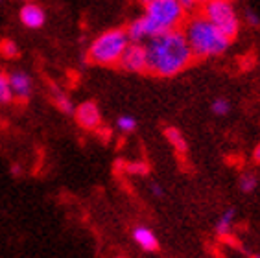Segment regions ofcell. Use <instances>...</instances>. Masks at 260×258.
<instances>
[{"mask_svg":"<svg viewBox=\"0 0 260 258\" xmlns=\"http://www.w3.org/2000/svg\"><path fill=\"white\" fill-rule=\"evenodd\" d=\"M13 100V92H11L10 87V78L0 72V104H10Z\"/></svg>","mask_w":260,"mask_h":258,"instance_id":"cell-14","label":"cell"},{"mask_svg":"<svg viewBox=\"0 0 260 258\" xmlns=\"http://www.w3.org/2000/svg\"><path fill=\"white\" fill-rule=\"evenodd\" d=\"M210 109H212V113H214L216 116H225L231 111V104L225 98H216L214 102H212V105H210Z\"/></svg>","mask_w":260,"mask_h":258,"instance_id":"cell-16","label":"cell"},{"mask_svg":"<svg viewBox=\"0 0 260 258\" xmlns=\"http://www.w3.org/2000/svg\"><path fill=\"white\" fill-rule=\"evenodd\" d=\"M76 120L83 129H98L102 124V113L94 102H83L76 107Z\"/></svg>","mask_w":260,"mask_h":258,"instance_id":"cell-7","label":"cell"},{"mask_svg":"<svg viewBox=\"0 0 260 258\" xmlns=\"http://www.w3.org/2000/svg\"><path fill=\"white\" fill-rule=\"evenodd\" d=\"M20 22L26 26V28H30V30H37L41 26L46 22V13L45 10L37 6L31 0V2H24V6L20 8Z\"/></svg>","mask_w":260,"mask_h":258,"instance_id":"cell-8","label":"cell"},{"mask_svg":"<svg viewBox=\"0 0 260 258\" xmlns=\"http://www.w3.org/2000/svg\"><path fill=\"white\" fill-rule=\"evenodd\" d=\"M245 20H247V24H249V26H255V28H256V26H260V17L256 15L253 10L245 11Z\"/></svg>","mask_w":260,"mask_h":258,"instance_id":"cell-20","label":"cell"},{"mask_svg":"<svg viewBox=\"0 0 260 258\" xmlns=\"http://www.w3.org/2000/svg\"><path fill=\"white\" fill-rule=\"evenodd\" d=\"M186 10L183 8L179 0H153L146 6V11L142 15L148 37L159 35L162 31L177 30L185 22Z\"/></svg>","mask_w":260,"mask_h":258,"instance_id":"cell-3","label":"cell"},{"mask_svg":"<svg viewBox=\"0 0 260 258\" xmlns=\"http://www.w3.org/2000/svg\"><path fill=\"white\" fill-rule=\"evenodd\" d=\"M186 41L192 48L194 57H216L225 54L231 45V37L214 26L205 15L192 17L185 24Z\"/></svg>","mask_w":260,"mask_h":258,"instance_id":"cell-2","label":"cell"},{"mask_svg":"<svg viewBox=\"0 0 260 258\" xmlns=\"http://www.w3.org/2000/svg\"><path fill=\"white\" fill-rule=\"evenodd\" d=\"M129 45V37L125 30H107L98 35L89 46V57L92 63L102 67H113L120 63L125 46Z\"/></svg>","mask_w":260,"mask_h":258,"instance_id":"cell-4","label":"cell"},{"mask_svg":"<svg viewBox=\"0 0 260 258\" xmlns=\"http://www.w3.org/2000/svg\"><path fill=\"white\" fill-rule=\"evenodd\" d=\"M148 52V72L160 78H174L194 59L185 34L177 30L162 31L144 43Z\"/></svg>","mask_w":260,"mask_h":258,"instance_id":"cell-1","label":"cell"},{"mask_svg":"<svg viewBox=\"0 0 260 258\" xmlns=\"http://www.w3.org/2000/svg\"><path fill=\"white\" fill-rule=\"evenodd\" d=\"M165 137L166 140L172 144V148L177 151V153H186V149H188V144H186L185 137H183V133H181L177 127H168L165 131Z\"/></svg>","mask_w":260,"mask_h":258,"instance_id":"cell-13","label":"cell"},{"mask_svg":"<svg viewBox=\"0 0 260 258\" xmlns=\"http://www.w3.org/2000/svg\"><path fill=\"white\" fill-rule=\"evenodd\" d=\"M116 127H118V131H122V133H133L137 129V120L131 116V114H122V116H118V120H116Z\"/></svg>","mask_w":260,"mask_h":258,"instance_id":"cell-15","label":"cell"},{"mask_svg":"<svg viewBox=\"0 0 260 258\" xmlns=\"http://www.w3.org/2000/svg\"><path fill=\"white\" fill-rule=\"evenodd\" d=\"M20 2H31V0H20Z\"/></svg>","mask_w":260,"mask_h":258,"instance_id":"cell-27","label":"cell"},{"mask_svg":"<svg viewBox=\"0 0 260 258\" xmlns=\"http://www.w3.org/2000/svg\"><path fill=\"white\" fill-rule=\"evenodd\" d=\"M118 64L127 72H144L148 69V52L144 43H129Z\"/></svg>","mask_w":260,"mask_h":258,"instance_id":"cell-6","label":"cell"},{"mask_svg":"<svg viewBox=\"0 0 260 258\" xmlns=\"http://www.w3.org/2000/svg\"><path fill=\"white\" fill-rule=\"evenodd\" d=\"M256 184H258V181H256V175L253 174H244L240 177V190L245 194H251L253 190L256 188Z\"/></svg>","mask_w":260,"mask_h":258,"instance_id":"cell-17","label":"cell"},{"mask_svg":"<svg viewBox=\"0 0 260 258\" xmlns=\"http://www.w3.org/2000/svg\"><path fill=\"white\" fill-rule=\"evenodd\" d=\"M11 175H17V177L20 175V166H19V164H13V166H11Z\"/></svg>","mask_w":260,"mask_h":258,"instance_id":"cell-24","label":"cell"},{"mask_svg":"<svg viewBox=\"0 0 260 258\" xmlns=\"http://www.w3.org/2000/svg\"><path fill=\"white\" fill-rule=\"evenodd\" d=\"M0 54L4 55V57H8V59H13L19 54V46L13 41H2L0 43Z\"/></svg>","mask_w":260,"mask_h":258,"instance_id":"cell-18","label":"cell"},{"mask_svg":"<svg viewBox=\"0 0 260 258\" xmlns=\"http://www.w3.org/2000/svg\"><path fill=\"white\" fill-rule=\"evenodd\" d=\"M201 6H203L201 15H205L212 24L218 26L225 35H229L231 39L236 37L240 30V19H238L233 0H209Z\"/></svg>","mask_w":260,"mask_h":258,"instance_id":"cell-5","label":"cell"},{"mask_svg":"<svg viewBox=\"0 0 260 258\" xmlns=\"http://www.w3.org/2000/svg\"><path fill=\"white\" fill-rule=\"evenodd\" d=\"M253 159H255L256 163H260V142H258V146L255 148V151H253Z\"/></svg>","mask_w":260,"mask_h":258,"instance_id":"cell-23","label":"cell"},{"mask_svg":"<svg viewBox=\"0 0 260 258\" xmlns=\"http://www.w3.org/2000/svg\"><path fill=\"white\" fill-rule=\"evenodd\" d=\"M50 90H52V98H54V104L57 105V109H59L61 113H65V114L76 113V107H74V104H72V100H70L69 96H67L65 92L59 89V87L52 85Z\"/></svg>","mask_w":260,"mask_h":258,"instance_id":"cell-12","label":"cell"},{"mask_svg":"<svg viewBox=\"0 0 260 258\" xmlns=\"http://www.w3.org/2000/svg\"><path fill=\"white\" fill-rule=\"evenodd\" d=\"M125 172L131 175H146L150 172L146 163H127L125 164Z\"/></svg>","mask_w":260,"mask_h":258,"instance_id":"cell-19","label":"cell"},{"mask_svg":"<svg viewBox=\"0 0 260 258\" xmlns=\"http://www.w3.org/2000/svg\"><path fill=\"white\" fill-rule=\"evenodd\" d=\"M181 4H183V8H185L186 11L194 10L196 6H198V0H179Z\"/></svg>","mask_w":260,"mask_h":258,"instance_id":"cell-22","label":"cell"},{"mask_svg":"<svg viewBox=\"0 0 260 258\" xmlns=\"http://www.w3.org/2000/svg\"><path fill=\"white\" fill-rule=\"evenodd\" d=\"M205 2H209V0H198V4H205Z\"/></svg>","mask_w":260,"mask_h":258,"instance_id":"cell-26","label":"cell"},{"mask_svg":"<svg viewBox=\"0 0 260 258\" xmlns=\"http://www.w3.org/2000/svg\"><path fill=\"white\" fill-rule=\"evenodd\" d=\"M140 4H144V6H148V4H151V2H153V0H139Z\"/></svg>","mask_w":260,"mask_h":258,"instance_id":"cell-25","label":"cell"},{"mask_svg":"<svg viewBox=\"0 0 260 258\" xmlns=\"http://www.w3.org/2000/svg\"><path fill=\"white\" fill-rule=\"evenodd\" d=\"M150 192L155 196V198H162L165 196V188L160 186V184H157V183H151L150 184Z\"/></svg>","mask_w":260,"mask_h":258,"instance_id":"cell-21","label":"cell"},{"mask_svg":"<svg viewBox=\"0 0 260 258\" xmlns=\"http://www.w3.org/2000/svg\"><path fill=\"white\" fill-rule=\"evenodd\" d=\"M8 78H10V87H11V92H13V98L15 100L30 98L31 90H34V83H31L30 74H26L22 70H15Z\"/></svg>","mask_w":260,"mask_h":258,"instance_id":"cell-9","label":"cell"},{"mask_svg":"<svg viewBox=\"0 0 260 258\" xmlns=\"http://www.w3.org/2000/svg\"><path fill=\"white\" fill-rule=\"evenodd\" d=\"M235 221H236V210L231 207V209H227L225 212L218 218V221H216V234H218L220 238L229 236L233 227H235Z\"/></svg>","mask_w":260,"mask_h":258,"instance_id":"cell-11","label":"cell"},{"mask_svg":"<svg viewBox=\"0 0 260 258\" xmlns=\"http://www.w3.org/2000/svg\"><path fill=\"white\" fill-rule=\"evenodd\" d=\"M133 240L142 251L146 253H153L159 249V240H157L155 233L148 227H135L133 229Z\"/></svg>","mask_w":260,"mask_h":258,"instance_id":"cell-10","label":"cell"}]
</instances>
